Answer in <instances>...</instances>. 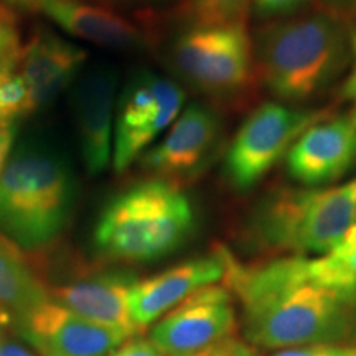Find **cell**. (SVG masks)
<instances>
[{"mask_svg":"<svg viewBox=\"0 0 356 356\" xmlns=\"http://www.w3.org/2000/svg\"><path fill=\"white\" fill-rule=\"evenodd\" d=\"M222 286L239 302L244 333L254 346L286 350L337 343L356 320V275L333 252L284 256L244 264L225 246Z\"/></svg>","mask_w":356,"mask_h":356,"instance_id":"6da1fadb","label":"cell"},{"mask_svg":"<svg viewBox=\"0 0 356 356\" xmlns=\"http://www.w3.org/2000/svg\"><path fill=\"white\" fill-rule=\"evenodd\" d=\"M256 76L284 102H307L351 65L350 30L323 10L270 20L252 40Z\"/></svg>","mask_w":356,"mask_h":356,"instance_id":"7a4b0ae2","label":"cell"},{"mask_svg":"<svg viewBox=\"0 0 356 356\" xmlns=\"http://www.w3.org/2000/svg\"><path fill=\"white\" fill-rule=\"evenodd\" d=\"M195 226L190 198L175 181L154 178L111 200L95 228L102 257L129 264L162 259L186 241Z\"/></svg>","mask_w":356,"mask_h":356,"instance_id":"3957f363","label":"cell"},{"mask_svg":"<svg viewBox=\"0 0 356 356\" xmlns=\"http://www.w3.org/2000/svg\"><path fill=\"white\" fill-rule=\"evenodd\" d=\"M74 177L51 147L20 145L0 175V233L19 248L51 244L73 207Z\"/></svg>","mask_w":356,"mask_h":356,"instance_id":"277c9868","label":"cell"},{"mask_svg":"<svg viewBox=\"0 0 356 356\" xmlns=\"http://www.w3.org/2000/svg\"><path fill=\"white\" fill-rule=\"evenodd\" d=\"M356 211V177L327 188L270 191L256 207L251 233L261 246L296 256L328 254L340 244Z\"/></svg>","mask_w":356,"mask_h":356,"instance_id":"5b68a950","label":"cell"},{"mask_svg":"<svg viewBox=\"0 0 356 356\" xmlns=\"http://www.w3.org/2000/svg\"><path fill=\"white\" fill-rule=\"evenodd\" d=\"M172 60L178 73L204 95L231 99L256 84L246 25L191 26L173 44Z\"/></svg>","mask_w":356,"mask_h":356,"instance_id":"8992f818","label":"cell"},{"mask_svg":"<svg viewBox=\"0 0 356 356\" xmlns=\"http://www.w3.org/2000/svg\"><path fill=\"white\" fill-rule=\"evenodd\" d=\"M323 114L266 102L252 111L228 147L225 173L236 190L256 186Z\"/></svg>","mask_w":356,"mask_h":356,"instance_id":"52a82bcc","label":"cell"},{"mask_svg":"<svg viewBox=\"0 0 356 356\" xmlns=\"http://www.w3.org/2000/svg\"><path fill=\"white\" fill-rule=\"evenodd\" d=\"M185 92L177 83L142 73L124 89L114 124L113 163L115 172H124L157 140L180 114Z\"/></svg>","mask_w":356,"mask_h":356,"instance_id":"ba28073f","label":"cell"},{"mask_svg":"<svg viewBox=\"0 0 356 356\" xmlns=\"http://www.w3.org/2000/svg\"><path fill=\"white\" fill-rule=\"evenodd\" d=\"M233 296L225 286L202 287L155 323L150 341L165 356H190L236 335Z\"/></svg>","mask_w":356,"mask_h":356,"instance_id":"9c48e42d","label":"cell"},{"mask_svg":"<svg viewBox=\"0 0 356 356\" xmlns=\"http://www.w3.org/2000/svg\"><path fill=\"white\" fill-rule=\"evenodd\" d=\"M17 320L20 335L40 356H108L131 338L88 322L53 300L43 302Z\"/></svg>","mask_w":356,"mask_h":356,"instance_id":"30bf717a","label":"cell"},{"mask_svg":"<svg viewBox=\"0 0 356 356\" xmlns=\"http://www.w3.org/2000/svg\"><path fill=\"white\" fill-rule=\"evenodd\" d=\"M221 119L204 104L186 106L152 149L142 154V167L162 180L197 173L220 140Z\"/></svg>","mask_w":356,"mask_h":356,"instance_id":"8fae6325","label":"cell"},{"mask_svg":"<svg viewBox=\"0 0 356 356\" xmlns=\"http://www.w3.org/2000/svg\"><path fill=\"white\" fill-rule=\"evenodd\" d=\"M356 165V115L318 121L293 142L286 155L289 175L304 186L340 180Z\"/></svg>","mask_w":356,"mask_h":356,"instance_id":"7c38bea8","label":"cell"},{"mask_svg":"<svg viewBox=\"0 0 356 356\" xmlns=\"http://www.w3.org/2000/svg\"><path fill=\"white\" fill-rule=\"evenodd\" d=\"M115 92L118 73L109 66L89 70L74 86V127L89 175H99L113 163Z\"/></svg>","mask_w":356,"mask_h":356,"instance_id":"4fadbf2b","label":"cell"},{"mask_svg":"<svg viewBox=\"0 0 356 356\" xmlns=\"http://www.w3.org/2000/svg\"><path fill=\"white\" fill-rule=\"evenodd\" d=\"M225 262L215 249L211 256L186 261L139 282L136 280L129 296L134 323L142 332L149 325L159 322L193 292L220 282Z\"/></svg>","mask_w":356,"mask_h":356,"instance_id":"5bb4252c","label":"cell"},{"mask_svg":"<svg viewBox=\"0 0 356 356\" xmlns=\"http://www.w3.org/2000/svg\"><path fill=\"white\" fill-rule=\"evenodd\" d=\"M136 284L129 274L104 273L48 289L50 300L78 317L134 337L140 333L134 323L129 296Z\"/></svg>","mask_w":356,"mask_h":356,"instance_id":"9a60e30c","label":"cell"},{"mask_svg":"<svg viewBox=\"0 0 356 356\" xmlns=\"http://www.w3.org/2000/svg\"><path fill=\"white\" fill-rule=\"evenodd\" d=\"M86 61V51L58 35L40 30L24 44L20 74L29 84L37 111L76 81Z\"/></svg>","mask_w":356,"mask_h":356,"instance_id":"2e32d148","label":"cell"},{"mask_svg":"<svg viewBox=\"0 0 356 356\" xmlns=\"http://www.w3.org/2000/svg\"><path fill=\"white\" fill-rule=\"evenodd\" d=\"M40 10L66 33L97 47L132 50L145 42L144 30L132 20L86 0H44Z\"/></svg>","mask_w":356,"mask_h":356,"instance_id":"e0dca14e","label":"cell"},{"mask_svg":"<svg viewBox=\"0 0 356 356\" xmlns=\"http://www.w3.org/2000/svg\"><path fill=\"white\" fill-rule=\"evenodd\" d=\"M47 300L48 287L20 248L0 233V305L19 318Z\"/></svg>","mask_w":356,"mask_h":356,"instance_id":"ac0fdd59","label":"cell"},{"mask_svg":"<svg viewBox=\"0 0 356 356\" xmlns=\"http://www.w3.org/2000/svg\"><path fill=\"white\" fill-rule=\"evenodd\" d=\"M251 0H190L193 26L246 25Z\"/></svg>","mask_w":356,"mask_h":356,"instance_id":"d6986e66","label":"cell"},{"mask_svg":"<svg viewBox=\"0 0 356 356\" xmlns=\"http://www.w3.org/2000/svg\"><path fill=\"white\" fill-rule=\"evenodd\" d=\"M24 44L17 15L8 7L0 6V79L20 70Z\"/></svg>","mask_w":356,"mask_h":356,"instance_id":"ffe728a7","label":"cell"},{"mask_svg":"<svg viewBox=\"0 0 356 356\" xmlns=\"http://www.w3.org/2000/svg\"><path fill=\"white\" fill-rule=\"evenodd\" d=\"M33 111L29 84L20 71L0 79V119L3 124H15L17 119Z\"/></svg>","mask_w":356,"mask_h":356,"instance_id":"44dd1931","label":"cell"},{"mask_svg":"<svg viewBox=\"0 0 356 356\" xmlns=\"http://www.w3.org/2000/svg\"><path fill=\"white\" fill-rule=\"evenodd\" d=\"M190 356H261L256 346L248 341L236 338V335L222 338L215 343L208 345L207 348L197 351Z\"/></svg>","mask_w":356,"mask_h":356,"instance_id":"7402d4cb","label":"cell"},{"mask_svg":"<svg viewBox=\"0 0 356 356\" xmlns=\"http://www.w3.org/2000/svg\"><path fill=\"white\" fill-rule=\"evenodd\" d=\"M273 356H356V346L338 343H310L275 351Z\"/></svg>","mask_w":356,"mask_h":356,"instance_id":"603a6c76","label":"cell"},{"mask_svg":"<svg viewBox=\"0 0 356 356\" xmlns=\"http://www.w3.org/2000/svg\"><path fill=\"white\" fill-rule=\"evenodd\" d=\"M307 2L309 0H254V10L259 19H284Z\"/></svg>","mask_w":356,"mask_h":356,"instance_id":"cb8c5ba5","label":"cell"},{"mask_svg":"<svg viewBox=\"0 0 356 356\" xmlns=\"http://www.w3.org/2000/svg\"><path fill=\"white\" fill-rule=\"evenodd\" d=\"M325 13L343 24L350 32H356V0H320Z\"/></svg>","mask_w":356,"mask_h":356,"instance_id":"d4e9b609","label":"cell"},{"mask_svg":"<svg viewBox=\"0 0 356 356\" xmlns=\"http://www.w3.org/2000/svg\"><path fill=\"white\" fill-rule=\"evenodd\" d=\"M108 356H165L155 346L150 340L145 338H134L131 341H124V343L115 348L113 353Z\"/></svg>","mask_w":356,"mask_h":356,"instance_id":"484cf974","label":"cell"},{"mask_svg":"<svg viewBox=\"0 0 356 356\" xmlns=\"http://www.w3.org/2000/svg\"><path fill=\"white\" fill-rule=\"evenodd\" d=\"M350 44H351V68L346 79L341 86V101L351 104V111L356 115V32H350Z\"/></svg>","mask_w":356,"mask_h":356,"instance_id":"4316f807","label":"cell"},{"mask_svg":"<svg viewBox=\"0 0 356 356\" xmlns=\"http://www.w3.org/2000/svg\"><path fill=\"white\" fill-rule=\"evenodd\" d=\"M17 127L15 124H2L0 126V175L12 157V149L15 144Z\"/></svg>","mask_w":356,"mask_h":356,"instance_id":"83f0119b","label":"cell"},{"mask_svg":"<svg viewBox=\"0 0 356 356\" xmlns=\"http://www.w3.org/2000/svg\"><path fill=\"white\" fill-rule=\"evenodd\" d=\"M0 356H35L32 351L26 350L24 345L8 338H0Z\"/></svg>","mask_w":356,"mask_h":356,"instance_id":"f1b7e54d","label":"cell"},{"mask_svg":"<svg viewBox=\"0 0 356 356\" xmlns=\"http://www.w3.org/2000/svg\"><path fill=\"white\" fill-rule=\"evenodd\" d=\"M333 251L338 252H356V221L351 222V226L346 231L343 239H341L340 244L333 249Z\"/></svg>","mask_w":356,"mask_h":356,"instance_id":"f546056e","label":"cell"},{"mask_svg":"<svg viewBox=\"0 0 356 356\" xmlns=\"http://www.w3.org/2000/svg\"><path fill=\"white\" fill-rule=\"evenodd\" d=\"M15 323V315L10 310H7L6 307L0 305V338L6 337L8 328Z\"/></svg>","mask_w":356,"mask_h":356,"instance_id":"4dcf8cb0","label":"cell"},{"mask_svg":"<svg viewBox=\"0 0 356 356\" xmlns=\"http://www.w3.org/2000/svg\"><path fill=\"white\" fill-rule=\"evenodd\" d=\"M7 2L8 6H17V7H24V8H38L42 7V3L44 0H3Z\"/></svg>","mask_w":356,"mask_h":356,"instance_id":"1f68e13d","label":"cell"},{"mask_svg":"<svg viewBox=\"0 0 356 356\" xmlns=\"http://www.w3.org/2000/svg\"><path fill=\"white\" fill-rule=\"evenodd\" d=\"M333 254H337L338 257H341L346 262V266L350 267L351 273L356 275V252H338V251H332Z\"/></svg>","mask_w":356,"mask_h":356,"instance_id":"d6a6232c","label":"cell"},{"mask_svg":"<svg viewBox=\"0 0 356 356\" xmlns=\"http://www.w3.org/2000/svg\"><path fill=\"white\" fill-rule=\"evenodd\" d=\"M101 3H122V2H145V0H97Z\"/></svg>","mask_w":356,"mask_h":356,"instance_id":"836d02e7","label":"cell"}]
</instances>
